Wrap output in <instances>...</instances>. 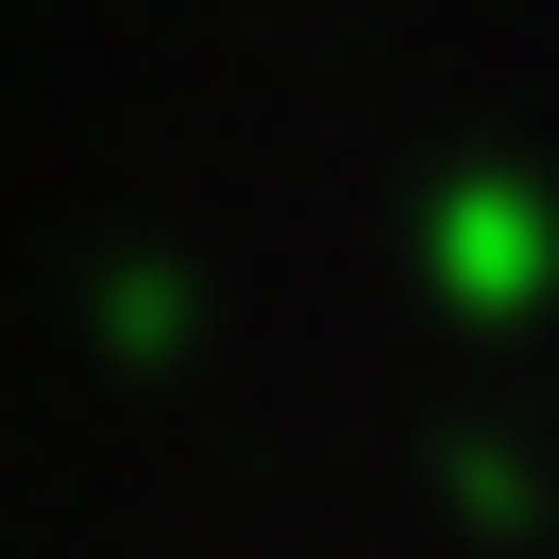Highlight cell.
Masks as SVG:
<instances>
[{
  "label": "cell",
  "instance_id": "obj_1",
  "mask_svg": "<svg viewBox=\"0 0 559 559\" xmlns=\"http://www.w3.org/2000/svg\"><path fill=\"white\" fill-rule=\"evenodd\" d=\"M441 254H457L475 306H543V288H559V221L525 204V187H475V204L441 221Z\"/></svg>",
  "mask_w": 559,
  "mask_h": 559
}]
</instances>
